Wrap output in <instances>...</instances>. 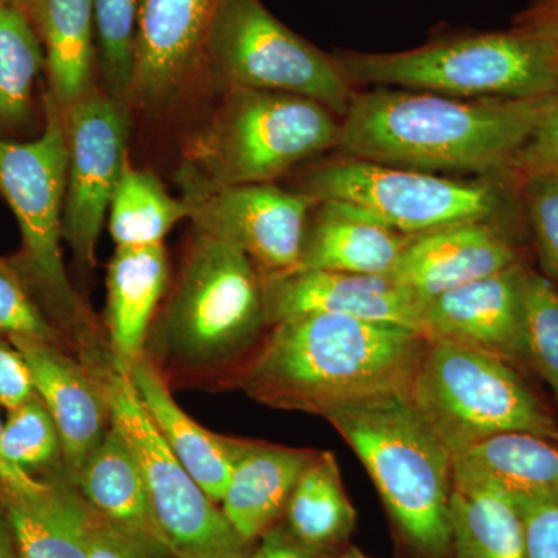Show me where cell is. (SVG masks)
<instances>
[{"instance_id":"cell-1","label":"cell","mask_w":558,"mask_h":558,"mask_svg":"<svg viewBox=\"0 0 558 558\" xmlns=\"http://www.w3.org/2000/svg\"><path fill=\"white\" fill-rule=\"evenodd\" d=\"M233 371L250 398L329 416L362 400L409 392L428 348L417 330L339 314L281 319Z\"/></svg>"},{"instance_id":"cell-2","label":"cell","mask_w":558,"mask_h":558,"mask_svg":"<svg viewBox=\"0 0 558 558\" xmlns=\"http://www.w3.org/2000/svg\"><path fill=\"white\" fill-rule=\"evenodd\" d=\"M558 94L523 98H458L435 92H357L340 119L337 149L389 167L506 175Z\"/></svg>"},{"instance_id":"cell-3","label":"cell","mask_w":558,"mask_h":558,"mask_svg":"<svg viewBox=\"0 0 558 558\" xmlns=\"http://www.w3.org/2000/svg\"><path fill=\"white\" fill-rule=\"evenodd\" d=\"M267 328L263 278L230 242L194 233L170 299L150 325L145 354L185 377L234 371Z\"/></svg>"},{"instance_id":"cell-4","label":"cell","mask_w":558,"mask_h":558,"mask_svg":"<svg viewBox=\"0 0 558 558\" xmlns=\"http://www.w3.org/2000/svg\"><path fill=\"white\" fill-rule=\"evenodd\" d=\"M326 421L365 465L411 548L424 558H450L453 457L410 391L351 403Z\"/></svg>"},{"instance_id":"cell-5","label":"cell","mask_w":558,"mask_h":558,"mask_svg":"<svg viewBox=\"0 0 558 558\" xmlns=\"http://www.w3.org/2000/svg\"><path fill=\"white\" fill-rule=\"evenodd\" d=\"M339 137V117L317 101L231 87L186 140L175 182L180 193L274 183L301 161L337 149Z\"/></svg>"},{"instance_id":"cell-6","label":"cell","mask_w":558,"mask_h":558,"mask_svg":"<svg viewBox=\"0 0 558 558\" xmlns=\"http://www.w3.org/2000/svg\"><path fill=\"white\" fill-rule=\"evenodd\" d=\"M68 180V138L62 109L46 97V126L32 142L0 138V194L20 223L22 247L11 260L62 337L80 355L102 348L84 301L70 284L61 242Z\"/></svg>"},{"instance_id":"cell-7","label":"cell","mask_w":558,"mask_h":558,"mask_svg":"<svg viewBox=\"0 0 558 558\" xmlns=\"http://www.w3.org/2000/svg\"><path fill=\"white\" fill-rule=\"evenodd\" d=\"M352 86L400 87L458 98L548 97L558 94V65L537 32L470 33L395 53H336Z\"/></svg>"},{"instance_id":"cell-8","label":"cell","mask_w":558,"mask_h":558,"mask_svg":"<svg viewBox=\"0 0 558 558\" xmlns=\"http://www.w3.org/2000/svg\"><path fill=\"white\" fill-rule=\"evenodd\" d=\"M410 398L451 457L501 433L557 440V418L515 366L486 352L428 341Z\"/></svg>"},{"instance_id":"cell-9","label":"cell","mask_w":558,"mask_h":558,"mask_svg":"<svg viewBox=\"0 0 558 558\" xmlns=\"http://www.w3.org/2000/svg\"><path fill=\"white\" fill-rule=\"evenodd\" d=\"M502 175L458 180L352 159L315 165L300 180L315 202H337L363 218L410 236L469 222L501 218L508 209Z\"/></svg>"},{"instance_id":"cell-10","label":"cell","mask_w":558,"mask_h":558,"mask_svg":"<svg viewBox=\"0 0 558 558\" xmlns=\"http://www.w3.org/2000/svg\"><path fill=\"white\" fill-rule=\"evenodd\" d=\"M204 68L226 89L299 95L339 119L355 94L336 54L290 31L260 0H220L205 44Z\"/></svg>"},{"instance_id":"cell-11","label":"cell","mask_w":558,"mask_h":558,"mask_svg":"<svg viewBox=\"0 0 558 558\" xmlns=\"http://www.w3.org/2000/svg\"><path fill=\"white\" fill-rule=\"evenodd\" d=\"M101 385L110 418L130 442L154 515L178 558H248L250 545L183 468L140 402L128 371L112 354L84 363Z\"/></svg>"},{"instance_id":"cell-12","label":"cell","mask_w":558,"mask_h":558,"mask_svg":"<svg viewBox=\"0 0 558 558\" xmlns=\"http://www.w3.org/2000/svg\"><path fill=\"white\" fill-rule=\"evenodd\" d=\"M62 116L68 138L62 236L76 263L92 270L113 191L130 159L131 106L95 86Z\"/></svg>"},{"instance_id":"cell-13","label":"cell","mask_w":558,"mask_h":558,"mask_svg":"<svg viewBox=\"0 0 558 558\" xmlns=\"http://www.w3.org/2000/svg\"><path fill=\"white\" fill-rule=\"evenodd\" d=\"M196 233L241 248L263 277L295 269L317 202L275 183L182 191Z\"/></svg>"},{"instance_id":"cell-14","label":"cell","mask_w":558,"mask_h":558,"mask_svg":"<svg viewBox=\"0 0 558 558\" xmlns=\"http://www.w3.org/2000/svg\"><path fill=\"white\" fill-rule=\"evenodd\" d=\"M527 270L520 263L427 301L422 306V336L428 341L476 349L513 366L526 365L524 281Z\"/></svg>"},{"instance_id":"cell-15","label":"cell","mask_w":558,"mask_h":558,"mask_svg":"<svg viewBox=\"0 0 558 558\" xmlns=\"http://www.w3.org/2000/svg\"><path fill=\"white\" fill-rule=\"evenodd\" d=\"M523 263L501 218L469 220L411 238L391 277L422 306L440 293Z\"/></svg>"},{"instance_id":"cell-16","label":"cell","mask_w":558,"mask_h":558,"mask_svg":"<svg viewBox=\"0 0 558 558\" xmlns=\"http://www.w3.org/2000/svg\"><path fill=\"white\" fill-rule=\"evenodd\" d=\"M220 0H142L131 108H160L204 68Z\"/></svg>"},{"instance_id":"cell-17","label":"cell","mask_w":558,"mask_h":558,"mask_svg":"<svg viewBox=\"0 0 558 558\" xmlns=\"http://www.w3.org/2000/svg\"><path fill=\"white\" fill-rule=\"evenodd\" d=\"M260 278L267 326L295 315L339 314L421 332V301L391 277L292 269Z\"/></svg>"},{"instance_id":"cell-18","label":"cell","mask_w":558,"mask_h":558,"mask_svg":"<svg viewBox=\"0 0 558 558\" xmlns=\"http://www.w3.org/2000/svg\"><path fill=\"white\" fill-rule=\"evenodd\" d=\"M10 343L27 362L35 392L57 424L62 462L73 481L112 424L105 391L92 371L60 344L33 339Z\"/></svg>"},{"instance_id":"cell-19","label":"cell","mask_w":558,"mask_h":558,"mask_svg":"<svg viewBox=\"0 0 558 558\" xmlns=\"http://www.w3.org/2000/svg\"><path fill=\"white\" fill-rule=\"evenodd\" d=\"M315 453L234 439L233 469L220 505L244 542L252 545L284 517L290 495Z\"/></svg>"},{"instance_id":"cell-20","label":"cell","mask_w":558,"mask_h":558,"mask_svg":"<svg viewBox=\"0 0 558 558\" xmlns=\"http://www.w3.org/2000/svg\"><path fill=\"white\" fill-rule=\"evenodd\" d=\"M72 483L102 519L150 548L175 557L154 515L137 458L113 422Z\"/></svg>"},{"instance_id":"cell-21","label":"cell","mask_w":558,"mask_h":558,"mask_svg":"<svg viewBox=\"0 0 558 558\" xmlns=\"http://www.w3.org/2000/svg\"><path fill=\"white\" fill-rule=\"evenodd\" d=\"M411 238L337 202H318L295 269L389 277Z\"/></svg>"},{"instance_id":"cell-22","label":"cell","mask_w":558,"mask_h":558,"mask_svg":"<svg viewBox=\"0 0 558 558\" xmlns=\"http://www.w3.org/2000/svg\"><path fill=\"white\" fill-rule=\"evenodd\" d=\"M123 368L161 438L205 494L220 505L233 469L234 438L208 432L180 409L167 379L148 355L143 354Z\"/></svg>"},{"instance_id":"cell-23","label":"cell","mask_w":558,"mask_h":558,"mask_svg":"<svg viewBox=\"0 0 558 558\" xmlns=\"http://www.w3.org/2000/svg\"><path fill=\"white\" fill-rule=\"evenodd\" d=\"M163 244L117 247L108 269L106 326L112 357L130 366L145 354L150 325L168 286Z\"/></svg>"},{"instance_id":"cell-24","label":"cell","mask_w":558,"mask_h":558,"mask_svg":"<svg viewBox=\"0 0 558 558\" xmlns=\"http://www.w3.org/2000/svg\"><path fill=\"white\" fill-rule=\"evenodd\" d=\"M453 484L497 488L512 499L558 490L557 440L510 432L453 454Z\"/></svg>"},{"instance_id":"cell-25","label":"cell","mask_w":558,"mask_h":558,"mask_svg":"<svg viewBox=\"0 0 558 558\" xmlns=\"http://www.w3.org/2000/svg\"><path fill=\"white\" fill-rule=\"evenodd\" d=\"M36 492L2 490L20 558H89L90 508L68 475Z\"/></svg>"},{"instance_id":"cell-26","label":"cell","mask_w":558,"mask_h":558,"mask_svg":"<svg viewBox=\"0 0 558 558\" xmlns=\"http://www.w3.org/2000/svg\"><path fill=\"white\" fill-rule=\"evenodd\" d=\"M38 32L49 73L50 97L64 109L94 89V0H24Z\"/></svg>"},{"instance_id":"cell-27","label":"cell","mask_w":558,"mask_h":558,"mask_svg":"<svg viewBox=\"0 0 558 558\" xmlns=\"http://www.w3.org/2000/svg\"><path fill=\"white\" fill-rule=\"evenodd\" d=\"M450 558H529L517 502L497 488L453 484Z\"/></svg>"},{"instance_id":"cell-28","label":"cell","mask_w":558,"mask_h":558,"mask_svg":"<svg viewBox=\"0 0 558 558\" xmlns=\"http://www.w3.org/2000/svg\"><path fill=\"white\" fill-rule=\"evenodd\" d=\"M284 517L289 531L319 553L329 554L348 542L357 513L344 490L339 462L330 451H317L303 470Z\"/></svg>"},{"instance_id":"cell-29","label":"cell","mask_w":558,"mask_h":558,"mask_svg":"<svg viewBox=\"0 0 558 558\" xmlns=\"http://www.w3.org/2000/svg\"><path fill=\"white\" fill-rule=\"evenodd\" d=\"M109 231L117 247L163 244L180 222L189 219L185 202L174 199L156 174L128 159L109 205Z\"/></svg>"},{"instance_id":"cell-30","label":"cell","mask_w":558,"mask_h":558,"mask_svg":"<svg viewBox=\"0 0 558 558\" xmlns=\"http://www.w3.org/2000/svg\"><path fill=\"white\" fill-rule=\"evenodd\" d=\"M44 68L46 51L27 11L0 2V123L11 126L27 119Z\"/></svg>"},{"instance_id":"cell-31","label":"cell","mask_w":558,"mask_h":558,"mask_svg":"<svg viewBox=\"0 0 558 558\" xmlns=\"http://www.w3.org/2000/svg\"><path fill=\"white\" fill-rule=\"evenodd\" d=\"M140 2L94 0L95 43L105 89L110 97L131 106Z\"/></svg>"},{"instance_id":"cell-32","label":"cell","mask_w":558,"mask_h":558,"mask_svg":"<svg viewBox=\"0 0 558 558\" xmlns=\"http://www.w3.org/2000/svg\"><path fill=\"white\" fill-rule=\"evenodd\" d=\"M3 424V453L36 480L68 475L62 462L60 432L39 396L9 411Z\"/></svg>"},{"instance_id":"cell-33","label":"cell","mask_w":558,"mask_h":558,"mask_svg":"<svg viewBox=\"0 0 558 558\" xmlns=\"http://www.w3.org/2000/svg\"><path fill=\"white\" fill-rule=\"evenodd\" d=\"M524 352L558 403V288L532 270L524 281Z\"/></svg>"},{"instance_id":"cell-34","label":"cell","mask_w":558,"mask_h":558,"mask_svg":"<svg viewBox=\"0 0 558 558\" xmlns=\"http://www.w3.org/2000/svg\"><path fill=\"white\" fill-rule=\"evenodd\" d=\"M0 337L33 339L64 347V337L33 295L11 260L0 259Z\"/></svg>"},{"instance_id":"cell-35","label":"cell","mask_w":558,"mask_h":558,"mask_svg":"<svg viewBox=\"0 0 558 558\" xmlns=\"http://www.w3.org/2000/svg\"><path fill=\"white\" fill-rule=\"evenodd\" d=\"M513 182L531 223L542 275L558 288V175H524Z\"/></svg>"},{"instance_id":"cell-36","label":"cell","mask_w":558,"mask_h":558,"mask_svg":"<svg viewBox=\"0 0 558 558\" xmlns=\"http://www.w3.org/2000/svg\"><path fill=\"white\" fill-rule=\"evenodd\" d=\"M532 174L558 175V97L543 113L506 171L512 180Z\"/></svg>"},{"instance_id":"cell-37","label":"cell","mask_w":558,"mask_h":558,"mask_svg":"<svg viewBox=\"0 0 558 558\" xmlns=\"http://www.w3.org/2000/svg\"><path fill=\"white\" fill-rule=\"evenodd\" d=\"M513 501L523 519L527 557L558 558V490Z\"/></svg>"},{"instance_id":"cell-38","label":"cell","mask_w":558,"mask_h":558,"mask_svg":"<svg viewBox=\"0 0 558 558\" xmlns=\"http://www.w3.org/2000/svg\"><path fill=\"white\" fill-rule=\"evenodd\" d=\"M89 558H178L150 548L90 509Z\"/></svg>"},{"instance_id":"cell-39","label":"cell","mask_w":558,"mask_h":558,"mask_svg":"<svg viewBox=\"0 0 558 558\" xmlns=\"http://www.w3.org/2000/svg\"><path fill=\"white\" fill-rule=\"evenodd\" d=\"M35 395L27 362L9 340L0 337V407L14 410Z\"/></svg>"},{"instance_id":"cell-40","label":"cell","mask_w":558,"mask_h":558,"mask_svg":"<svg viewBox=\"0 0 558 558\" xmlns=\"http://www.w3.org/2000/svg\"><path fill=\"white\" fill-rule=\"evenodd\" d=\"M248 558H329V556L304 545L284 523H278L260 537L258 548L252 550Z\"/></svg>"},{"instance_id":"cell-41","label":"cell","mask_w":558,"mask_h":558,"mask_svg":"<svg viewBox=\"0 0 558 558\" xmlns=\"http://www.w3.org/2000/svg\"><path fill=\"white\" fill-rule=\"evenodd\" d=\"M3 422L0 421V488L9 492H27L40 490L46 486V481L33 478L27 472L16 468L13 462L3 453Z\"/></svg>"},{"instance_id":"cell-42","label":"cell","mask_w":558,"mask_h":558,"mask_svg":"<svg viewBox=\"0 0 558 558\" xmlns=\"http://www.w3.org/2000/svg\"><path fill=\"white\" fill-rule=\"evenodd\" d=\"M517 25H524V27H531L532 31L537 32L549 44L558 65V14L542 17V20L517 22Z\"/></svg>"},{"instance_id":"cell-43","label":"cell","mask_w":558,"mask_h":558,"mask_svg":"<svg viewBox=\"0 0 558 558\" xmlns=\"http://www.w3.org/2000/svg\"><path fill=\"white\" fill-rule=\"evenodd\" d=\"M0 558H20L17 557L16 542H14L13 526L5 501H3L2 492H0Z\"/></svg>"},{"instance_id":"cell-44","label":"cell","mask_w":558,"mask_h":558,"mask_svg":"<svg viewBox=\"0 0 558 558\" xmlns=\"http://www.w3.org/2000/svg\"><path fill=\"white\" fill-rule=\"evenodd\" d=\"M553 14H558V0H532L531 7L520 14L517 22L542 20Z\"/></svg>"},{"instance_id":"cell-45","label":"cell","mask_w":558,"mask_h":558,"mask_svg":"<svg viewBox=\"0 0 558 558\" xmlns=\"http://www.w3.org/2000/svg\"><path fill=\"white\" fill-rule=\"evenodd\" d=\"M337 558H371L368 556H365V554L362 553V550L351 548L347 550V553L341 554L340 557Z\"/></svg>"},{"instance_id":"cell-46","label":"cell","mask_w":558,"mask_h":558,"mask_svg":"<svg viewBox=\"0 0 558 558\" xmlns=\"http://www.w3.org/2000/svg\"><path fill=\"white\" fill-rule=\"evenodd\" d=\"M0 2L16 3V5H21L22 7V2H24V0H0Z\"/></svg>"}]
</instances>
